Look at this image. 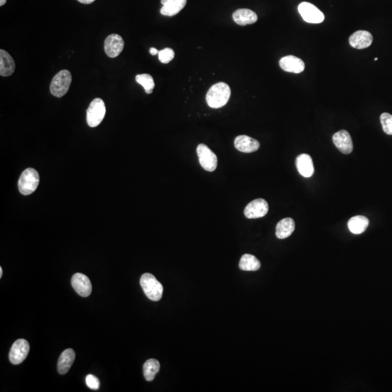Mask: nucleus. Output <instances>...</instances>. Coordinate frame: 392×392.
I'll return each mask as SVG.
<instances>
[{
  "instance_id": "obj_1",
  "label": "nucleus",
  "mask_w": 392,
  "mask_h": 392,
  "mask_svg": "<svg viewBox=\"0 0 392 392\" xmlns=\"http://www.w3.org/2000/svg\"><path fill=\"white\" fill-rule=\"evenodd\" d=\"M231 95V89L228 84L219 82L214 84L206 94L208 106L212 108L223 107L228 103Z\"/></svg>"
},
{
  "instance_id": "obj_2",
  "label": "nucleus",
  "mask_w": 392,
  "mask_h": 392,
  "mask_svg": "<svg viewBox=\"0 0 392 392\" xmlns=\"http://www.w3.org/2000/svg\"><path fill=\"white\" fill-rule=\"evenodd\" d=\"M140 285L148 298L158 302L163 295V285L153 275L145 273L140 278Z\"/></svg>"
},
{
  "instance_id": "obj_3",
  "label": "nucleus",
  "mask_w": 392,
  "mask_h": 392,
  "mask_svg": "<svg viewBox=\"0 0 392 392\" xmlns=\"http://www.w3.org/2000/svg\"><path fill=\"white\" fill-rule=\"evenodd\" d=\"M39 184V173L34 168H27L19 179V191L24 195H31L37 190Z\"/></svg>"
},
{
  "instance_id": "obj_4",
  "label": "nucleus",
  "mask_w": 392,
  "mask_h": 392,
  "mask_svg": "<svg viewBox=\"0 0 392 392\" xmlns=\"http://www.w3.org/2000/svg\"><path fill=\"white\" fill-rule=\"evenodd\" d=\"M72 82V76L69 70H62L52 80L51 92L57 97H62L68 92Z\"/></svg>"
},
{
  "instance_id": "obj_5",
  "label": "nucleus",
  "mask_w": 392,
  "mask_h": 392,
  "mask_svg": "<svg viewBox=\"0 0 392 392\" xmlns=\"http://www.w3.org/2000/svg\"><path fill=\"white\" fill-rule=\"evenodd\" d=\"M106 108L104 101L96 98L91 102L87 111V122L90 127H96L103 121L106 116Z\"/></svg>"
},
{
  "instance_id": "obj_6",
  "label": "nucleus",
  "mask_w": 392,
  "mask_h": 392,
  "mask_svg": "<svg viewBox=\"0 0 392 392\" xmlns=\"http://www.w3.org/2000/svg\"><path fill=\"white\" fill-rule=\"evenodd\" d=\"M197 154L201 166L206 171L211 173L217 167V157L207 145L199 144L197 147Z\"/></svg>"
},
{
  "instance_id": "obj_7",
  "label": "nucleus",
  "mask_w": 392,
  "mask_h": 392,
  "mask_svg": "<svg viewBox=\"0 0 392 392\" xmlns=\"http://www.w3.org/2000/svg\"><path fill=\"white\" fill-rule=\"evenodd\" d=\"M298 10L302 18L307 23H321L325 19V15L317 7L311 3L304 2L299 5Z\"/></svg>"
},
{
  "instance_id": "obj_8",
  "label": "nucleus",
  "mask_w": 392,
  "mask_h": 392,
  "mask_svg": "<svg viewBox=\"0 0 392 392\" xmlns=\"http://www.w3.org/2000/svg\"><path fill=\"white\" fill-rule=\"evenodd\" d=\"M30 350V345L27 340L18 339L12 346L9 354L10 362L13 364H18L23 362Z\"/></svg>"
},
{
  "instance_id": "obj_9",
  "label": "nucleus",
  "mask_w": 392,
  "mask_h": 392,
  "mask_svg": "<svg viewBox=\"0 0 392 392\" xmlns=\"http://www.w3.org/2000/svg\"><path fill=\"white\" fill-rule=\"evenodd\" d=\"M269 205L264 199H258L249 203L245 208L244 214L248 219H257L267 214Z\"/></svg>"
},
{
  "instance_id": "obj_10",
  "label": "nucleus",
  "mask_w": 392,
  "mask_h": 392,
  "mask_svg": "<svg viewBox=\"0 0 392 392\" xmlns=\"http://www.w3.org/2000/svg\"><path fill=\"white\" fill-rule=\"evenodd\" d=\"M125 47V42L121 36L113 34L106 38L104 43V50L109 58H114L121 54Z\"/></svg>"
},
{
  "instance_id": "obj_11",
  "label": "nucleus",
  "mask_w": 392,
  "mask_h": 392,
  "mask_svg": "<svg viewBox=\"0 0 392 392\" xmlns=\"http://www.w3.org/2000/svg\"><path fill=\"white\" fill-rule=\"evenodd\" d=\"M72 287L82 297H87L92 293V284L88 277L82 273H76L72 277Z\"/></svg>"
},
{
  "instance_id": "obj_12",
  "label": "nucleus",
  "mask_w": 392,
  "mask_h": 392,
  "mask_svg": "<svg viewBox=\"0 0 392 392\" xmlns=\"http://www.w3.org/2000/svg\"><path fill=\"white\" fill-rule=\"evenodd\" d=\"M335 146L344 154H350L353 151V142L347 131L341 130L333 136Z\"/></svg>"
},
{
  "instance_id": "obj_13",
  "label": "nucleus",
  "mask_w": 392,
  "mask_h": 392,
  "mask_svg": "<svg viewBox=\"0 0 392 392\" xmlns=\"http://www.w3.org/2000/svg\"><path fill=\"white\" fill-rule=\"evenodd\" d=\"M279 65L282 69L289 73L300 74L305 68L304 61L293 56L283 57L280 60Z\"/></svg>"
},
{
  "instance_id": "obj_14",
  "label": "nucleus",
  "mask_w": 392,
  "mask_h": 392,
  "mask_svg": "<svg viewBox=\"0 0 392 392\" xmlns=\"http://www.w3.org/2000/svg\"><path fill=\"white\" fill-rule=\"evenodd\" d=\"M349 42L350 45L356 49H365L372 44L373 36L367 31H357L351 35Z\"/></svg>"
},
{
  "instance_id": "obj_15",
  "label": "nucleus",
  "mask_w": 392,
  "mask_h": 392,
  "mask_svg": "<svg viewBox=\"0 0 392 392\" xmlns=\"http://www.w3.org/2000/svg\"><path fill=\"white\" fill-rule=\"evenodd\" d=\"M234 144L238 151L247 154L255 152L260 147L259 141L247 135L238 136L235 139Z\"/></svg>"
},
{
  "instance_id": "obj_16",
  "label": "nucleus",
  "mask_w": 392,
  "mask_h": 392,
  "mask_svg": "<svg viewBox=\"0 0 392 392\" xmlns=\"http://www.w3.org/2000/svg\"><path fill=\"white\" fill-rule=\"evenodd\" d=\"M296 165L299 174L304 178H309L314 174V168L311 156L308 154L299 155L296 160Z\"/></svg>"
},
{
  "instance_id": "obj_17",
  "label": "nucleus",
  "mask_w": 392,
  "mask_h": 392,
  "mask_svg": "<svg viewBox=\"0 0 392 392\" xmlns=\"http://www.w3.org/2000/svg\"><path fill=\"white\" fill-rule=\"evenodd\" d=\"M15 63L14 60L8 53L1 50L0 51V75L2 77H10L14 73Z\"/></svg>"
},
{
  "instance_id": "obj_18",
  "label": "nucleus",
  "mask_w": 392,
  "mask_h": 392,
  "mask_svg": "<svg viewBox=\"0 0 392 392\" xmlns=\"http://www.w3.org/2000/svg\"><path fill=\"white\" fill-rule=\"evenodd\" d=\"M234 21L240 26L250 25L257 21V15L249 9H238L233 14Z\"/></svg>"
},
{
  "instance_id": "obj_19",
  "label": "nucleus",
  "mask_w": 392,
  "mask_h": 392,
  "mask_svg": "<svg viewBox=\"0 0 392 392\" xmlns=\"http://www.w3.org/2000/svg\"><path fill=\"white\" fill-rule=\"evenodd\" d=\"M75 352L72 349H67L63 352L58 359V373L61 375L67 374L75 362Z\"/></svg>"
},
{
  "instance_id": "obj_20",
  "label": "nucleus",
  "mask_w": 392,
  "mask_h": 392,
  "mask_svg": "<svg viewBox=\"0 0 392 392\" xmlns=\"http://www.w3.org/2000/svg\"><path fill=\"white\" fill-rule=\"evenodd\" d=\"M295 223L291 218L280 220L276 226V236L279 239L288 238L295 230Z\"/></svg>"
},
{
  "instance_id": "obj_21",
  "label": "nucleus",
  "mask_w": 392,
  "mask_h": 392,
  "mask_svg": "<svg viewBox=\"0 0 392 392\" xmlns=\"http://www.w3.org/2000/svg\"><path fill=\"white\" fill-rule=\"evenodd\" d=\"M369 225V220L364 216H355L351 218L348 222V228L351 233L359 235L364 233Z\"/></svg>"
},
{
  "instance_id": "obj_22",
  "label": "nucleus",
  "mask_w": 392,
  "mask_h": 392,
  "mask_svg": "<svg viewBox=\"0 0 392 392\" xmlns=\"http://www.w3.org/2000/svg\"><path fill=\"white\" fill-rule=\"evenodd\" d=\"M186 3L187 0H169L167 4L161 8V13L166 16H174L185 8Z\"/></svg>"
},
{
  "instance_id": "obj_23",
  "label": "nucleus",
  "mask_w": 392,
  "mask_h": 392,
  "mask_svg": "<svg viewBox=\"0 0 392 392\" xmlns=\"http://www.w3.org/2000/svg\"><path fill=\"white\" fill-rule=\"evenodd\" d=\"M239 267L244 271H257L260 269L261 263L252 254H244L239 262Z\"/></svg>"
},
{
  "instance_id": "obj_24",
  "label": "nucleus",
  "mask_w": 392,
  "mask_h": 392,
  "mask_svg": "<svg viewBox=\"0 0 392 392\" xmlns=\"http://www.w3.org/2000/svg\"><path fill=\"white\" fill-rule=\"evenodd\" d=\"M160 363L157 359H148L143 365L144 376L148 381H152L159 372Z\"/></svg>"
},
{
  "instance_id": "obj_25",
  "label": "nucleus",
  "mask_w": 392,
  "mask_h": 392,
  "mask_svg": "<svg viewBox=\"0 0 392 392\" xmlns=\"http://www.w3.org/2000/svg\"><path fill=\"white\" fill-rule=\"evenodd\" d=\"M136 82L140 84L145 89L146 93L151 94L155 88V82L154 79L151 75L148 74L136 76Z\"/></svg>"
},
{
  "instance_id": "obj_26",
  "label": "nucleus",
  "mask_w": 392,
  "mask_h": 392,
  "mask_svg": "<svg viewBox=\"0 0 392 392\" xmlns=\"http://www.w3.org/2000/svg\"><path fill=\"white\" fill-rule=\"evenodd\" d=\"M383 130L387 135H392V115L383 113L380 117Z\"/></svg>"
},
{
  "instance_id": "obj_27",
  "label": "nucleus",
  "mask_w": 392,
  "mask_h": 392,
  "mask_svg": "<svg viewBox=\"0 0 392 392\" xmlns=\"http://www.w3.org/2000/svg\"><path fill=\"white\" fill-rule=\"evenodd\" d=\"M175 58V52L171 48H165L162 51H159V61L164 64L169 63Z\"/></svg>"
},
{
  "instance_id": "obj_28",
  "label": "nucleus",
  "mask_w": 392,
  "mask_h": 392,
  "mask_svg": "<svg viewBox=\"0 0 392 392\" xmlns=\"http://www.w3.org/2000/svg\"><path fill=\"white\" fill-rule=\"evenodd\" d=\"M86 383H87V386L91 389L97 390L100 388V381L96 376L93 375H88L86 377Z\"/></svg>"
},
{
  "instance_id": "obj_29",
  "label": "nucleus",
  "mask_w": 392,
  "mask_h": 392,
  "mask_svg": "<svg viewBox=\"0 0 392 392\" xmlns=\"http://www.w3.org/2000/svg\"><path fill=\"white\" fill-rule=\"evenodd\" d=\"M77 1L80 2V3H82V4H92V3H93L95 0H77Z\"/></svg>"
},
{
  "instance_id": "obj_30",
  "label": "nucleus",
  "mask_w": 392,
  "mask_h": 392,
  "mask_svg": "<svg viewBox=\"0 0 392 392\" xmlns=\"http://www.w3.org/2000/svg\"><path fill=\"white\" fill-rule=\"evenodd\" d=\"M159 51H158L157 49H156V48L154 47H151V49H150V53H151L152 56H156V55L159 54Z\"/></svg>"
},
{
  "instance_id": "obj_31",
  "label": "nucleus",
  "mask_w": 392,
  "mask_h": 392,
  "mask_svg": "<svg viewBox=\"0 0 392 392\" xmlns=\"http://www.w3.org/2000/svg\"><path fill=\"white\" fill-rule=\"evenodd\" d=\"M7 0H0V6H3L6 3Z\"/></svg>"
},
{
  "instance_id": "obj_32",
  "label": "nucleus",
  "mask_w": 392,
  "mask_h": 392,
  "mask_svg": "<svg viewBox=\"0 0 392 392\" xmlns=\"http://www.w3.org/2000/svg\"><path fill=\"white\" fill-rule=\"evenodd\" d=\"M168 1H169V0H161V4H162L163 5L167 4V3H168Z\"/></svg>"
},
{
  "instance_id": "obj_33",
  "label": "nucleus",
  "mask_w": 392,
  "mask_h": 392,
  "mask_svg": "<svg viewBox=\"0 0 392 392\" xmlns=\"http://www.w3.org/2000/svg\"><path fill=\"white\" fill-rule=\"evenodd\" d=\"M3 268L0 267V278H2V277H3Z\"/></svg>"
},
{
  "instance_id": "obj_34",
  "label": "nucleus",
  "mask_w": 392,
  "mask_h": 392,
  "mask_svg": "<svg viewBox=\"0 0 392 392\" xmlns=\"http://www.w3.org/2000/svg\"><path fill=\"white\" fill-rule=\"evenodd\" d=\"M378 58H375V61H378Z\"/></svg>"
}]
</instances>
